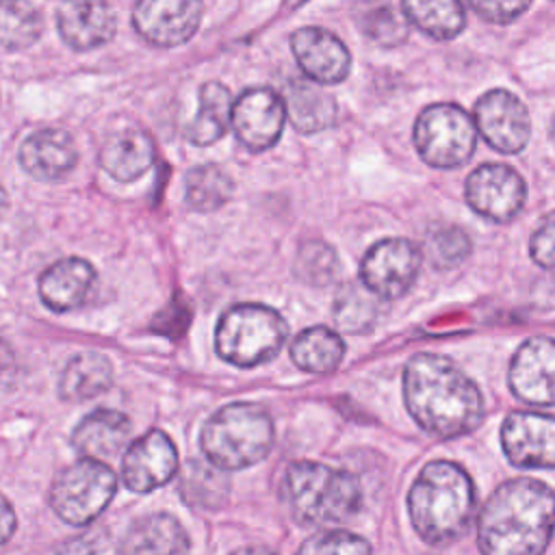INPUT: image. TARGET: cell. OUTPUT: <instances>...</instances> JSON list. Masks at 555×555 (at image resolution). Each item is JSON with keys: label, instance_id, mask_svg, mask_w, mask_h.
I'll return each mask as SVG.
<instances>
[{"label": "cell", "instance_id": "cell-32", "mask_svg": "<svg viewBox=\"0 0 555 555\" xmlns=\"http://www.w3.org/2000/svg\"><path fill=\"white\" fill-rule=\"evenodd\" d=\"M41 11L30 2H4L0 11V35L4 50H24L41 35Z\"/></svg>", "mask_w": 555, "mask_h": 555}, {"label": "cell", "instance_id": "cell-17", "mask_svg": "<svg viewBox=\"0 0 555 555\" xmlns=\"http://www.w3.org/2000/svg\"><path fill=\"white\" fill-rule=\"evenodd\" d=\"M291 50L308 80L317 85H336L347 78L351 54L347 46L321 26H304L291 35Z\"/></svg>", "mask_w": 555, "mask_h": 555}, {"label": "cell", "instance_id": "cell-36", "mask_svg": "<svg viewBox=\"0 0 555 555\" xmlns=\"http://www.w3.org/2000/svg\"><path fill=\"white\" fill-rule=\"evenodd\" d=\"M429 256L436 267H455L470 254V238L455 225H444L429 236Z\"/></svg>", "mask_w": 555, "mask_h": 555}, {"label": "cell", "instance_id": "cell-22", "mask_svg": "<svg viewBox=\"0 0 555 555\" xmlns=\"http://www.w3.org/2000/svg\"><path fill=\"white\" fill-rule=\"evenodd\" d=\"M117 555H189V535L171 514H147L128 527Z\"/></svg>", "mask_w": 555, "mask_h": 555}, {"label": "cell", "instance_id": "cell-25", "mask_svg": "<svg viewBox=\"0 0 555 555\" xmlns=\"http://www.w3.org/2000/svg\"><path fill=\"white\" fill-rule=\"evenodd\" d=\"M113 384V364L111 360L100 351H78L72 356L61 373L59 382V395L65 401H87L104 390H108Z\"/></svg>", "mask_w": 555, "mask_h": 555}, {"label": "cell", "instance_id": "cell-15", "mask_svg": "<svg viewBox=\"0 0 555 555\" xmlns=\"http://www.w3.org/2000/svg\"><path fill=\"white\" fill-rule=\"evenodd\" d=\"M176 470L178 451L171 438L160 429H152L137 438L121 457V481L128 490L139 494L165 486Z\"/></svg>", "mask_w": 555, "mask_h": 555}, {"label": "cell", "instance_id": "cell-30", "mask_svg": "<svg viewBox=\"0 0 555 555\" xmlns=\"http://www.w3.org/2000/svg\"><path fill=\"white\" fill-rule=\"evenodd\" d=\"M410 24L434 39H453L466 24L464 7L455 0H410L401 4Z\"/></svg>", "mask_w": 555, "mask_h": 555}, {"label": "cell", "instance_id": "cell-39", "mask_svg": "<svg viewBox=\"0 0 555 555\" xmlns=\"http://www.w3.org/2000/svg\"><path fill=\"white\" fill-rule=\"evenodd\" d=\"M2 527H4V542H9V538L15 529V512L7 499H4V512H2Z\"/></svg>", "mask_w": 555, "mask_h": 555}, {"label": "cell", "instance_id": "cell-40", "mask_svg": "<svg viewBox=\"0 0 555 555\" xmlns=\"http://www.w3.org/2000/svg\"><path fill=\"white\" fill-rule=\"evenodd\" d=\"M230 555H275V553L264 548V546H243V548H238V551H234Z\"/></svg>", "mask_w": 555, "mask_h": 555}, {"label": "cell", "instance_id": "cell-12", "mask_svg": "<svg viewBox=\"0 0 555 555\" xmlns=\"http://www.w3.org/2000/svg\"><path fill=\"white\" fill-rule=\"evenodd\" d=\"M475 126L486 143L503 154L520 152L531 134L525 104L505 89H492L477 100Z\"/></svg>", "mask_w": 555, "mask_h": 555}, {"label": "cell", "instance_id": "cell-7", "mask_svg": "<svg viewBox=\"0 0 555 555\" xmlns=\"http://www.w3.org/2000/svg\"><path fill=\"white\" fill-rule=\"evenodd\" d=\"M115 490L117 477L104 462L78 460L54 477L50 505L61 520L85 527L108 507Z\"/></svg>", "mask_w": 555, "mask_h": 555}, {"label": "cell", "instance_id": "cell-16", "mask_svg": "<svg viewBox=\"0 0 555 555\" xmlns=\"http://www.w3.org/2000/svg\"><path fill=\"white\" fill-rule=\"evenodd\" d=\"M509 388L529 405H555V340H525L509 364Z\"/></svg>", "mask_w": 555, "mask_h": 555}, {"label": "cell", "instance_id": "cell-14", "mask_svg": "<svg viewBox=\"0 0 555 555\" xmlns=\"http://www.w3.org/2000/svg\"><path fill=\"white\" fill-rule=\"evenodd\" d=\"M202 11L204 7L193 0H145L132 11V26L147 43L176 48L195 35Z\"/></svg>", "mask_w": 555, "mask_h": 555}, {"label": "cell", "instance_id": "cell-38", "mask_svg": "<svg viewBox=\"0 0 555 555\" xmlns=\"http://www.w3.org/2000/svg\"><path fill=\"white\" fill-rule=\"evenodd\" d=\"M470 9L477 11L483 20L496 22V24H507L516 20L522 11L529 9V2H470Z\"/></svg>", "mask_w": 555, "mask_h": 555}, {"label": "cell", "instance_id": "cell-19", "mask_svg": "<svg viewBox=\"0 0 555 555\" xmlns=\"http://www.w3.org/2000/svg\"><path fill=\"white\" fill-rule=\"evenodd\" d=\"M98 286V273L89 260L78 256L50 264L39 278V297L54 312L85 306Z\"/></svg>", "mask_w": 555, "mask_h": 555}, {"label": "cell", "instance_id": "cell-33", "mask_svg": "<svg viewBox=\"0 0 555 555\" xmlns=\"http://www.w3.org/2000/svg\"><path fill=\"white\" fill-rule=\"evenodd\" d=\"M362 33L384 48H395L408 39V17L401 7L395 4H373L366 7L360 15Z\"/></svg>", "mask_w": 555, "mask_h": 555}, {"label": "cell", "instance_id": "cell-23", "mask_svg": "<svg viewBox=\"0 0 555 555\" xmlns=\"http://www.w3.org/2000/svg\"><path fill=\"white\" fill-rule=\"evenodd\" d=\"M156 150L150 134L137 126L115 130L100 147V167L119 182H132L154 163Z\"/></svg>", "mask_w": 555, "mask_h": 555}, {"label": "cell", "instance_id": "cell-20", "mask_svg": "<svg viewBox=\"0 0 555 555\" xmlns=\"http://www.w3.org/2000/svg\"><path fill=\"white\" fill-rule=\"evenodd\" d=\"M56 28L72 50L85 52L111 41L117 22L104 2H63L56 7Z\"/></svg>", "mask_w": 555, "mask_h": 555}, {"label": "cell", "instance_id": "cell-27", "mask_svg": "<svg viewBox=\"0 0 555 555\" xmlns=\"http://www.w3.org/2000/svg\"><path fill=\"white\" fill-rule=\"evenodd\" d=\"M345 356V343L338 332L314 325L301 330L291 343V358L306 373H332Z\"/></svg>", "mask_w": 555, "mask_h": 555}, {"label": "cell", "instance_id": "cell-1", "mask_svg": "<svg viewBox=\"0 0 555 555\" xmlns=\"http://www.w3.org/2000/svg\"><path fill=\"white\" fill-rule=\"evenodd\" d=\"M405 408L421 429L438 438H457L483 421L477 384L447 356L416 353L403 369Z\"/></svg>", "mask_w": 555, "mask_h": 555}, {"label": "cell", "instance_id": "cell-29", "mask_svg": "<svg viewBox=\"0 0 555 555\" xmlns=\"http://www.w3.org/2000/svg\"><path fill=\"white\" fill-rule=\"evenodd\" d=\"M334 323L345 334H364L375 327L382 314V299L362 282L345 284L334 301Z\"/></svg>", "mask_w": 555, "mask_h": 555}, {"label": "cell", "instance_id": "cell-26", "mask_svg": "<svg viewBox=\"0 0 555 555\" xmlns=\"http://www.w3.org/2000/svg\"><path fill=\"white\" fill-rule=\"evenodd\" d=\"M232 108L234 102L228 87L217 80L204 82L197 95V111L186 126V139L199 147L217 143L232 124Z\"/></svg>", "mask_w": 555, "mask_h": 555}, {"label": "cell", "instance_id": "cell-37", "mask_svg": "<svg viewBox=\"0 0 555 555\" xmlns=\"http://www.w3.org/2000/svg\"><path fill=\"white\" fill-rule=\"evenodd\" d=\"M529 251H531V258L540 267H544L548 271H555V212L546 215L540 221L538 230L531 236Z\"/></svg>", "mask_w": 555, "mask_h": 555}, {"label": "cell", "instance_id": "cell-31", "mask_svg": "<svg viewBox=\"0 0 555 555\" xmlns=\"http://www.w3.org/2000/svg\"><path fill=\"white\" fill-rule=\"evenodd\" d=\"M180 494L189 505L217 507L228 494V479L215 464L191 460L180 477Z\"/></svg>", "mask_w": 555, "mask_h": 555}, {"label": "cell", "instance_id": "cell-6", "mask_svg": "<svg viewBox=\"0 0 555 555\" xmlns=\"http://www.w3.org/2000/svg\"><path fill=\"white\" fill-rule=\"evenodd\" d=\"M288 336L284 317L264 304L228 308L215 330V349L221 360L251 369L278 356Z\"/></svg>", "mask_w": 555, "mask_h": 555}, {"label": "cell", "instance_id": "cell-21", "mask_svg": "<svg viewBox=\"0 0 555 555\" xmlns=\"http://www.w3.org/2000/svg\"><path fill=\"white\" fill-rule=\"evenodd\" d=\"M132 434L124 412L100 408L89 412L72 431V447L82 460H108L126 449Z\"/></svg>", "mask_w": 555, "mask_h": 555}, {"label": "cell", "instance_id": "cell-9", "mask_svg": "<svg viewBox=\"0 0 555 555\" xmlns=\"http://www.w3.org/2000/svg\"><path fill=\"white\" fill-rule=\"evenodd\" d=\"M423 254L408 238H382L360 260V282L379 299L405 295L421 269Z\"/></svg>", "mask_w": 555, "mask_h": 555}, {"label": "cell", "instance_id": "cell-13", "mask_svg": "<svg viewBox=\"0 0 555 555\" xmlns=\"http://www.w3.org/2000/svg\"><path fill=\"white\" fill-rule=\"evenodd\" d=\"M501 444L518 468H555V416L512 412L501 425Z\"/></svg>", "mask_w": 555, "mask_h": 555}, {"label": "cell", "instance_id": "cell-2", "mask_svg": "<svg viewBox=\"0 0 555 555\" xmlns=\"http://www.w3.org/2000/svg\"><path fill=\"white\" fill-rule=\"evenodd\" d=\"M555 531V492L529 477L501 483L477 518L481 555H544Z\"/></svg>", "mask_w": 555, "mask_h": 555}, {"label": "cell", "instance_id": "cell-34", "mask_svg": "<svg viewBox=\"0 0 555 555\" xmlns=\"http://www.w3.org/2000/svg\"><path fill=\"white\" fill-rule=\"evenodd\" d=\"M340 269L338 256L332 245L323 241L304 243L295 256V275L310 286H325L336 280Z\"/></svg>", "mask_w": 555, "mask_h": 555}, {"label": "cell", "instance_id": "cell-8", "mask_svg": "<svg viewBox=\"0 0 555 555\" xmlns=\"http://www.w3.org/2000/svg\"><path fill=\"white\" fill-rule=\"evenodd\" d=\"M475 145V119L457 104L425 106L414 121V147L431 167H460L470 158Z\"/></svg>", "mask_w": 555, "mask_h": 555}, {"label": "cell", "instance_id": "cell-3", "mask_svg": "<svg viewBox=\"0 0 555 555\" xmlns=\"http://www.w3.org/2000/svg\"><path fill=\"white\" fill-rule=\"evenodd\" d=\"M416 533L436 546L460 540L475 518V486L468 473L449 460L423 466L408 494Z\"/></svg>", "mask_w": 555, "mask_h": 555}, {"label": "cell", "instance_id": "cell-10", "mask_svg": "<svg viewBox=\"0 0 555 555\" xmlns=\"http://www.w3.org/2000/svg\"><path fill=\"white\" fill-rule=\"evenodd\" d=\"M525 182L503 163H483L466 178L468 206L496 223L514 219L525 204Z\"/></svg>", "mask_w": 555, "mask_h": 555}, {"label": "cell", "instance_id": "cell-11", "mask_svg": "<svg viewBox=\"0 0 555 555\" xmlns=\"http://www.w3.org/2000/svg\"><path fill=\"white\" fill-rule=\"evenodd\" d=\"M284 100L269 87L245 89L232 108L234 134L249 152H264L273 147L284 130Z\"/></svg>", "mask_w": 555, "mask_h": 555}, {"label": "cell", "instance_id": "cell-24", "mask_svg": "<svg viewBox=\"0 0 555 555\" xmlns=\"http://www.w3.org/2000/svg\"><path fill=\"white\" fill-rule=\"evenodd\" d=\"M282 100L291 124L304 134L319 132L336 119V100L312 80H288L282 91Z\"/></svg>", "mask_w": 555, "mask_h": 555}, {"label": "cell", "instance_id": "cell-28", "mask_svg": "<svg viewBox=\"0 0 555 555\" xmlns=\"http://www.w3.org/2000/svg\"><path fill=\"white\" fill-rule=\"evenodd\" d=\"M234 182L230 173L215 165L202 163L184 173V202L197 212H212L230 202Z\"/></svg>", "mask_w": 555, "mask_h": 555}, {"label": "cell", "instance_id": "cell-4", "mask_svg": "<svg viewBox=\"0 0 555 555\" xmlns=\"http://www.w3.org/2000/svg\"><path fill=\"white\" fill-rule=\"evenodd\" d=\"M282 499L297 522L330 527L351 518L362 503L356 475L319 462H295L282 481Z\"/></svg>", "mask_w": 555, "mask_h": 555}, {"label": "cell", "instance_id": "cell-18", "mask_svg": "<svg viewBox=\"0 0 555 555\" xmlns=\"http://www.w3.org/2000/svg\"><path fill=\"white\" fill-rule=\"evenodd\" d=\"M17 160L20 167L35 180L59 182L74 171L78 150L69 132L61 128H41L22 141Z\"/></svg>", "mask_w": 555, "mask_h": 555}, {"label": "cell", "instance_id": "cell-35", "mask_svg": "<svg viewBox=\"0 0 555 555\" xmlns=\"http://www.w3.org/2000/svg\"><path fill=\"white\" fill-rule=\"evenodd\" d=\"M297 555H371V546L366 544L364 538L343 531V529H332V531H319L312 538H308Z\"/></svg>", "mask_w": 555, "mask_h": 555}, {"label": "cell", "instance_id": "cell-5", "mask_svg": "<svg viewBox=\"0 0 555 555\" xmlns=\"http://www.w3.org/2000/svg\"><path fill=\"white\" fill-rule=\"evenodd\" d=\"M273 438L269 412L258 403L236 401L208 416L199 434V447L217 468L241 470L264 460Z\"/></svg>", "mask_w": 555, "mask_h": 555}]
</instances>
